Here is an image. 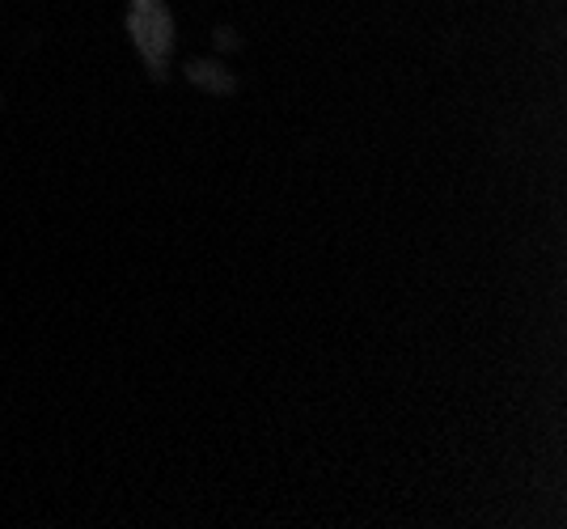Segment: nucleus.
<instances>
[{
  "label": "nucleus",
  "instance_id": "1",
  "mask_svg": "<svg viewBox=\"0 0 567 529\" xmlns=\"http://www.w3.org/2000/svg\"><path fill=\"white\" fill-rule=\"evenodd\" d=\"M132 34L141 39L148 64L162 69V51L169 48V13L162 9V0H136L132 4Z\"/></svg>",
  "mask_w": 567,
  "mask_h": 529
}]
</instances>
